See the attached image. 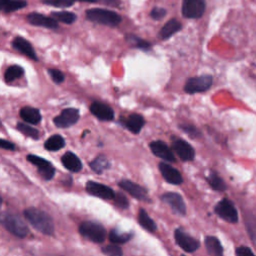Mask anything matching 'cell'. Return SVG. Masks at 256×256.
<instances>
[{
    "label": "cell",
    "mask_w": 256,
    "mask_h": 256,
    "mask_svg": "<svg viewBox=\"0 0 256 256\" xmlns=\"http://www.w3.org/2000/svg\"><path fill=\"white\" fill-rule=\"evenodd\" d=\"M25 219L37 231L45 235H53L55 228L53 219L49 214L37 208H27L23 211Z\"/></svg>",
    "instance_id": "cell-1"
},
{
    "label": "cell",
    "mask_w": 256,
    "mask_h": 256,
    "mask_svg": "<svg viewBox=\"0 0 256 256\" xmlns=\"http://www.w3.org/2000/svg\"><path fill=\"white\" fill-rule=\"evenodd\" d=\"M86 18L89 21L110 27H115L122 21V18L118 13L103 8L88 9L86 11Z\"/></svg>",
    "instance_id": "cell-2"
},
{
    "label": "cell",
    "mask_w": 256,
    "mask_h": 256,
    "mask_svg": "<svg viewBox=\"0 0 256 256\" xmlns=\"http://www.w3.org/2000/svg\"><path fill=\"white\" fill-rule=\"evenodd\" d=\"M1 223L8 232L18 238L26 237L29 232L25 222L18 215L10 212H3L1 214Z\"/></svg>",
    "instance_id": "cell-3"
},
{
    "label": "cell",
    "mask_w": 256,
    "mask_h": 256,
    "mask_svg": "<svg viewBox=\"0 0 256 256\" xmlns=\"http://www.w3.org/2000/svg\"><path fill=\"white\" fill-rule=\"evenodd\" d=\"M79 233L89 241L102 243L106 238L105 227L96 221H84L79 226Z\"/></svg>",
    "instance_id": "cell-4"
},
{
    "label": "cell",
    "mask_w": 256,
    "mask_h": 256,
    "mask_svg": "<svg viewBox=\"0 0 256 256\" xmlns=\"http://www.w3.org/2000/svg\"><path fill=\"white\" fill-rule=\"evenodd\" d=\"M213 83V78L211 75H201L189 78L185 85L184 91L188 94H195L199 92H204L208 90Z\"/></svg>",
    "instance_id": "cell-5"
},
{
    "label": "cell",
    "mask_w": 256,
    "mask_h": 256,
    "mask_svg": "<svg viewBox=\"0 0 256 256\" xmlns=\"http://www.w3.org/2000/svg\"><path fill=\"white\" fill-rule=\"evenodd\" d=\"M206 9V0H183L182 15L189 19H198Z\"/></svg>",
    "instance_id": "cell-6"
},
{
    "label": "cell",
    "mask_w": 256,
    "mask_h": 256,
    "mask_svg": "<svg viewBox=\"0 0 256 256\" xmlns=\"http://www.w3.org/2000/svg\"><path fill=\"white\" fill-rule=\"evenodd\" d=\"M215 213L229 223H236L238 221V213L234 204L227 198L218 202L214 208Z\"/></svg>",
    "instance_id": "cell-7"
},
{
    "label": "cell",
    "mask_w": 256,
    "mask_h": 256,
    "mask_svg": "<svg viewBox=\"0 0 256 256\" xmlns=\"http://www.w3.org/2000/svg\"><path fill=\"white\" fill-rule=\"evenodd\" d=\"M174 238H175V242L177 243V245L181 249H183L185 252H188V253H192V252L196 251L200 246L199 241L196 240L195 238L191 237L190 235H188L185 232V230L182 228L175 229Z\"/></svg>",
    "instance_id": "cell-8"
},
{
    "label": "cell",
    "mask_w": 256,
    "mask_h": 256,
    "mask_svg": "<svg viewBox=\"0 0 256 256\" xmlns=\"http://www.w3.org/2000/svg\"><path fill=\"white\" fill-rule=\"evenodd\" d=\"M79 110L76 108H66L53 119V123L58 128H68L79 120Z\"/></svg>",
    "instance_id": "cell-9"
},
{
    "label": "cell",
    "mask_w": 256,
    "mask_h": 256,
    "mask_svg": "<svg viewBox=\"0 0 256 256\" xmlns=\"http://www.w3.org/2000/svg\"><path fill=\"white\" fill-rule=\"evenodd\" d=\"M27 160L38 168V172L44 180H50L53 178L55 174V168L49 161L32 154L27 155Z\"/></svg>",
    "instance_id": "cell-10"
},
{
    "label": "cell",
    "mask_w": 256,
    "mask_h": 256,
    "mask_svg": "<svg viewBox=\"0 0 256 256\" xmlns=\"http://www.w3.org/2000/svg\"><path fill=\"white\" fill-rule=\"evenodd\" d=\"M85 188L88 194L105 200H113L116 194L112 188L95 181H88Z\"/></svg>",
    "instance_id": "cell-11"
},
{
    "label": "cell",
    "mask_w": 256,
    "mask_h": 256,
    "mask_svg": "<svg viewBox=\"0 0 256 256\" xmlns=\"http://www.w3.org/2000/svg\"><path fill=\"white\" fill-rule=\"evenodd\" d=\"M172 149L182 161H192L195 157L194 148L185 140L180 138H172Z\"/></svg>",
    "instance_id": "cell-12"
},
{
    "label": "cell",
    "mask_w": 256,
    "mask_h": 256,
    "mask_svg": "<svg viewBox=\"0 0 256 256\" xmlns=\"http://www.w3.org/2000/svg\"><path fill=\"white\" fill-rule=\"evenodd\" d=\"M161 200L168 204L174 213L179 215L186 214V205L182 196L176 192H167L161 195Z\"/></svg>",
    "instance_id": "cell-13"
},
{
    "label": "cell",
    "mask_w": 256,
    "mask_h": 256,
    "mask_svg": "<svg viewBox=\"0 0 256 256\" xmlns=\"http://www.w3.org/2000/svg\"><path fill=\"white\" fill-rule=\"evenodd\" d=\"M149 147L155 156H157L165 161L174 162L176 159L173 151L164 141H161V140L153 141L149 144Z\"/></svg>",
    "instance_id": "cell-14"
},
{
    "label": "cell",
    "mask_w": 256,
    "mask_h": 256,
    "mask_svg": "<svg viewBox=\"0 0 256 256\" xmlns=\"http://www.w3.org/2000/svg\"><path fill=\"white\" fill-rule=\"evenodd\" d=\"M28 23L34 26H41L48 29H57L59 27L58 21L53 17H48L40 13L32 12L27 15L26 17Z\"/></svg>",
    "instance_id": "cell-15"
},
{
    "label": "cell",
    "mask_w": 256,
    "mask_h": 256,
    "mask_svg": "<svg viewBox=\"0 0 256 256\" xmlns=\"http://www.w3.org/2000/svg\"><path fill=\"white\" fill-rule=\"evenodd\" d=\"M118 185L120 188H122L123 190L128 192L132 197L138 200H141V201L149 200L147 196V190L137 183H134L130 180H121Z\"/></svg>",
    "instance_id": "cell-16"
},
{
    "label": "cell",
    "mask_w": 256,
    "mask_h": 256,
    "mask_svg": "<svg viewBox=\"0 0 256 256\" xmlns=\"http://www.w3.org/2000/svg\"><path fill=\"white\" fill-rule=\"evenodd\" d=\"M158 167H159V171L161 172L163 178L168 183L173 184V185H179L183 182V178H182L180 172L173 166L169 165L166 162H160Z\"/></svg>",
    "instance_id": "cell-17"
},
{
    "label": "cell",
    "mask_w": 256,
    "mask_h": 256,
    "mask_svg": "<svg viewBox=\"0 0 256 256\" xmlns=\"http://www.w3.org/2000/svg\"><path fill=\"white\" fill-rule=\"evenodd\" d=\"M91 113L101 121H111L114 119L113 109L102 102H93L90 105Z\"/></svg>",
    "instance_id": "cell-18"
},
{
    "label": "cell",
    "mask_w": 256,
    "mask_h": 256,
    "mask_svg": "<svg viewBox=\"0 0 256 256\" xmlns=\"http://www.w3.org/2000/svg\"><path fill=\"white\" fill-rule=\"evenodd\" d=\"M12 47L19 51L20 53L24 54L25 56H27L28 58L34 60V61H37L38 60V57L35 53V50L33 48V46L31 45V43L26 40L25 38L23 37H20V36H16L13 40H12Z\"/></svg>",
    "instance_id": "cell-19"
},
{
    "label": "cell",
    "mask_w": 256,
    "mask_h": 256,
    "mask_svg": "<svg viewBox=\"0 0 256 256\" xmlns=\"http://www.w3.org/2000/svg\"><path fill=\"white\" fill-rule=\"evenodd\" d=\"M121 123L125 128H127L133 134H138L141 131L142 127L144 126L145 120L140 114L133 113V114H130L125 119L122 118Z\"/></svg>",
    "instance_id": "cell-20"
},
{
    "label": "cell",
    "mask_w": 256,
    "mask_h": 256,
    "mask_svg": "<svg viewBox=\"0 0 256 256\" xmlns=\"http://www.w3.org/2000/svg\"><path fill=\"white\" fill-rule=\"evenodd\" d=\"M61 162L63 166L71 172H79L82 169V162L76 154L71 151H67L62 157Z\"/></svg>",
    "instance_id": "cell-21"
},
{
    "label": "cell",
    "mask_w": 256,
    "mask_h": 256,
    "mask_svg": "<svg viewBox=\"0 0 256 256\" xmlns=\"http://www.w3.org/2000/svg\"><path fill=\"white\" fill-rule=\"evenodd\" d=\"M19 115L22 120H24L27 123L33 124V125L38 124L42 119L40 111L37 108L29 107V106H25V107L21 108Z\"/></svg>",
    "instance_id": "cell-22"
},
{
    "label": "cell",
    "mask_w": 256,
    "mask_h": 256,
    "mask_svg": "<svg viewBox=\"0 0 256 256\" xmlns=\"http://www.w3.org/2000/svg\"><path fill=\"white\" fill-rule=\"evenodd\" d=\"M181 28H182V24L178 20L170 19L164 24V26L159 31V38H161L162 40H166L170 38L172 35H174L175 33H177L178 31H180Z\"/></svg>",
    "instance_id": "cell-23"
},
{
    "label": "cell",
    "mask_w": 256,
    "mask_h": 256,
    "mask_svg": "<svg viewBox=\"0 0 256 256\" xmlns=\"http://www.w3.org/2000/svg\"><path fill=\"white\" fill-rule=\"evenodd\" d=\"M204 243L206 250L210 255L220 256L223 254V247L218 238L214 236H206Z\"/></svg>",
    "instance_id": "cell-24"
},
{
    "label": "cell",
    "mask_w": 256,
    "mask_h": 256,
    "mask_svg": "<svg viewBox=\"0 0 256 256\" xmlns=\"http://www.w3.org/2000/svg\"><path fill=\"white\" fill-rule=\"evenodd\" d=\"M26 5V0H1L0 8L3 13H11L24 8Z\"/></svg>",
    "instance_id": "cell-25"
},
{
    "label": "cell",
    "mask_w": 256,
    "mask_h": 256,
    "mask_svg": "<svg viewBox=\"0 0 256 256\" xmlns=\"http://www.w3.org/2000/svg\"><path fill=\"white\" fill-rule=\"evenodd\" d=\"M138 222L141 225V227H143L144 229H146L149 232H155L157 229L156 223L154 222L153 219L150 218V216L148 215V213L146 212V210L144 208H141L139 210Z\"/></svg>",
    "instance_id": "cell-26"
},
{
    "label": "cell",
    "mask_w": 256,
    "mask_h": 256,
    "mask_svg": "<svg viewBox=\"0 0 256 256\" xmlns=\"http://www.w3.org/2000/svg\"><path fill=\"white\" fill-rule=\"evenodd\" d=\"M64 146H65V139L59 134L52 135L44 143V147L48 151H58L62 149Z\"/></svg>",
    "instance_id": "cell-27"
},
{
    "label": "cell",
    "mask_w": 256,
    "mask_h": 256,
    "mask_svg": "<svg viewBox=\"0 0 256 256\" xmlns=\"http://www.w3.org/2000/svg\"><path fill=\"white\" fill-rule=\"evenodd\" d=\"M91 169L97 173V174H101L104 170L108 169L110 167V163L107 160V158L103 155H99L96 158H94L90 163H89Z\"/></svg>",
    "instance_id": "cell-28"
},
{
    "label": "cell",
    "mask_w": 256,
    "mask_h": 256,
    "mask_svg": "<svg viewBox=\"0 0 256 256\" xmlns=\"http://www.w3.org/2000/svg\"><path fill=\"white\" fill-rule=\"evenodd\" d=\"M132 232H120L117 229H112L109 234V240L114 244L126 243L133 237Z\"/></svg>",
    "instance_id": "cell-29"
},
{
    "label": "cell",
    "mask_w": 256,
    "mask_h": 256,
    "mask_svg": "<svg viewBox=\"0 0 256 256\" xmlns=\"http://www.w3.org/2000/svg\"><path fill=\"white\" fill-rule=\"evenodd\" d=\"M206 179L212 189H214L216 191H224L226 189L225 182L216 172L211 171Z\"/></svg>",
    "instance_id": "cell-30"
},
{
    "label": "cell",
    "mask_w": 256,
    "mask_h": 256,
    "mask_svg": "<svg viewBox=\"0 0 256 256\" xmlns=\"http://www.w3.org/2000/svg\"><path fill=\"white\" fill-rule=\"evenodd\" d=\"M126 40H127V42H129L131 45H133L137 49H140L143 51H148L151 49V44L148 41H146L136 35H133V34L126 35Z\"/></svg>",
    "instance_id": "cell-31"
},
{
    "label": "cell",
    "mask_w": 256,
    "mask_h": 256,
    "mask_svg": "<svg viewBox=\"0 0 256 256\" xmlns=\"http://www.w3.org/2000/svg\"><path fill=\"white\" fill-rule=\"evenodd\" d=\"M51 17L56 19L59 22L65 23V24H72L76 21V14L69 11H58V12H52Z\"/></svg>",
    "instance_id": "cell-32"
},
{
    "label": "cell",
    "mask_w": 256,
    "mask_h": 256,
    "mask_svg": "<svg viewBox=\"0 0 256 256\" xmlns=\"http://www.w3.org/2000/svg\"><path fill=\"white\" fill-rule=\"evenodd\" d=\"M24 74V70L21 66L19 65H12L10 67L7 68L5 74H4V79L5 81L8 82H12L16 79H19L20 77H22V75Z\"/></svg>",
    "instance_id": "cell-33"
},
{
    "label": "cell",
    "mask_w": 256,
    "mask_h": 256,
    "mask_svg": "<svg viewBox=\"0 0 256 256\" xmlns=\"http://www.w3.org/2000/svg\"><path fill=\"white\" fill-rule=\"evenodd\" d=\"M16 128L18 131H20L22 134H24L27 137H30L35 140H37L39 138V131L36 128H33L32 126H29L22 122H18Z\"/></svg>",
    "instance_id": "cell-34"
},
{
    "label": "cell",
    "mask_w": 256,
    "mask_h": 256,
    "mask_svg": "<svg viewBox=\"0 0 256 256\" xmlns=\"http://www.w3.org/2000/svg\"><path fill=\"white\" fill-rule=\"evenodd\" d=\"M41 2L45 5L59 7V8H66L70 7L74 4L75 0H41Z\"/></svg>",
    "instance_id": "cell-35"
},
{
    "label": "cell",
    "mask_w": 256,
    "mask_h": 256,
    "mask_svg": "<svg viewBox=\"0 0 256 256\" xmlns=\"http://www.w3.org/2000/svg\"><path fill=\"white\" fill-rule=\"evenodd\" d=\"M179 127L183 132H185L191 138H196V137H199L201 135L200 131L192 124L184 123V124H180Z\"/></svg>",
    "instance_id": "cell-36"
},
{
    "label": "cell",
    "mask_w": 256,
    "mask_h": 256,
    "mask_svg": "<svg viewBox=\"0 0 256 256\" xmlns=\"http://www.w3.org/2000/svg\"><path fill=\"white\" fill-rule=\"evenodd\" d=\"M113 200H114L115 205L121 209H127L129 207V201H128L127 197L121 192H117L115 194V197Z\"/></svg>",
    "instance_id": "cell-37"
},
{
    "label": "cell",
    "mask_w": 256,
    "mask_h": 256,
    "mask_svg": "<svg viewBox=\"0 0 256 256\" xmlns=\"http://www.w3.org/2000/svg\"><path fill=\"white\" fill-rule=\"evenodd\" d=\"M102 252L105 255H109V256H121L123 254L122 249L114 244L106 245L105 247L102 248Z\"/></svg>",
    "instance_id": "cell-38"
},
{
    "label": "cell",
    "mask_w": 256,
    "mask_h": 256,
    "mask_svg": "<svg viewBox=\"0 0 256 256\" xmlns=\"http://www.w3.org/2000/svg\"><path fill=\"white\" fill-rule=\"evenodd\" d=\"M48 74L50 75L53 82H55L57 84L62 83L65 79V75L58 69H48Z\"/></svg>",
    "instance_id": "cell-39"
},
{
    "label": "cell",
    "mask_w": 256,
    "mask_h": 256,
    "mask_svg": "<svg viewBox=\"0 0 256 256\" xmlns=\"http://www.w3.org/2000/svg\"><path fill=\"white\" fill-rule=\"evenodd\" d=\"M166 14H167L166 9L162 7H154L150 12V16L154 20H161L166 16Z\"/></svg>",
    "instance_id": "cell-40"
},
{
    "label": "cell",
    "mask_w": 256,
    "mask_h": 256,
    "mask_svg": "<svg viewBox=\"0 0 256 256\" xmlns=\"http://www.w3.org/2000/svg\"><path fill=\"white\" fill-rule=\"evenodd\" d=\"M236 254L239 255V256H253L254 253L252 252V250L248 247H244V246H241V247H238L236 249Z\"/></svg>",
    "instance_id": "cell-41"
},
{
    "label": "cell",
    "mask_w": 256,
    "mask_h": 256,
    "mask_svg": "<svg viewBox=\"0 0 256 256\" xmlns=\"http://www.w3.org/2000/svg\"><path fill=\"white\" fill-rule=\"evenodd\" d=\"M0 146H1V148L6 149V150H12V151L15 150V145L12 142L5 140V139L0 140Z\"/></svg>",
    "instance_id": "cell-42"
},
{
    "label": "cell",
    "mask_w": 256,
    "mask_h": 256,
    "mask_svg": "<svg viewBox=\"0 0 256 256\" xmlns=\"http://www.w3.org/2000/svg\"><path fill=\"white\" fill-rule=\"evenodd\" d=\"M75 1H81V2H90V3H94V2H97L98 0H75Z\"/></svg>",
    "instance_id": "cell-43"
}]
</instances>
